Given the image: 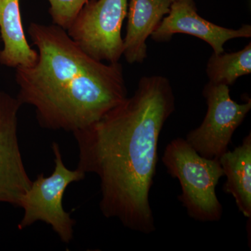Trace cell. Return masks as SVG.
Returning a JSON list of instances; mask_svg holds the SVG:
<instances>
[{
  "instance_id": "cell-7",
  "label": "cell",
  "mask_w": 251,
  "mask_h": 251,
  "mask_svg": "<svg viewBox=\"0 0 251 251\" xmlns=\"http://www.w3.org/2000/svg\"><path fill=\"white\" fill-rule=\"evenodd\" d=\"M17 97L0 92V202L21 206L32 181L23 163L18 138Z\"/></svg>"
},
{
  "instance_id": "cell-3",
  "label": "cell",
  "mask_w": 251,
  "mask_h": 251,
  "mask_svg": "<svg viewBox=\"0 0 251 251\" xmlns=\"http://www.w3.org/2000/svg\"><path fill=\"white\" fill-rule=\"evenodd\" d=\"M162 162L168 174L179 180L178 199L188 216L202 222L219 221L224 209L216 188L224 173L219 158H204L184 138H177L167 145Z\"/></svg>"
},
{
  "instance_id": "cell-6",
  "label": "cell",
  "mask_w": 251,
  "mask_h": 251,
  "mask_svg": "<svg viewBox=\"0 0 251 251\" xmlns=\"http://www.w3.org/2000/svg\"><path fill=\"white\" fill-rule=\"evenodd\" d=\"M202 95L207 105L205 117L185 140L201 156L219 158L228 150L234 131L250 112L251 100L238 103L231 99L228 86L209 82Z\"/></svg>"
},
{
  "instance_id": "cell-1",
  "label": "cell",
  "mask_w": 251,
  "mask_h": 251,
  "mask_svg": "<svg viewBox=\"0 0 251 251\" xmlns=\"http://www.w3.org/2000/svg\"><path fill=\"white\" fill-rule=\"evenodd\" d=\"M175 110L171 81L144 76L131 97L97 123L74 132L77 169L100 179V209L108 219L143 234L156 230L150 192L163 126Z\"/></svg>"
},
{
  "instance_id": "cell-13",
  "label": "cell",
  "mask_w": 251,
  "mask_h": 251,
  "mask_svg": "<svg viewBox=\"0 0 251 251\" xmlns=\"http://www.w3.org/2000/svg\"><path fill=\"white\" fill-rule=\"evenodd\" d=\"M52 24L67 30L89 0H49Z\"/></svg>"
},
{
  "instance_id": "cell-4",
  "label": "cell",
  "mask_w": 251,
  "mask_h": 251,
  "mask_svg": "<svg viewBox=\"0 0 251 251\" xmlns=\"http://www.w3.org/2000/svg\"><path fill=\"white\" fill-rule=\"evenodd\" d=\"M54 169L52 174L44 176L38 175L27 192L23 196L21 207L24 214L18 228L23 229L37 221L50 225L62 242L68 244L74 237L75 221L64 210L63 198L68 186L80 181L85 174L79 169H68L63 161L58 144L53 143Z\"/></svg>"
},
{
  "instance_id": "cell-8",
  "label": "cell",
  "mask_w": 251,
  "mask_h": 251,
  "mask_svg": "<svg viewBox=\"0 0 251 251\" xmlns=\"http://www.w3.org/2000/svg\"><path fill=\"white\" fill-rule=\"evenodd\" d=\"M176 34L199 38L212 48L214 53L221 54L225 52L224 44L231 39L250 38L251 25H242L237 29L221 27L201 17L194 0H175L151 36L156 42L163 43Z\"/></svg>"
},
{
  "instance_id": "cell-12",
  "label": "cell",
  "mask_w": 251,
  "mask_h": 251,
  "mask_svg": "<svg viewBox=\"0 0 251 251\" xmlns=\"http://www.w3.org/2000/svg\"><path fill=\"white\" fill-rule=\"evenodd\" d=\"M209 82L214 84L233 85L239 77L251 74V43L237 52H213L206 69Z\"/></svg>"
},
{
  "instance_id": "cell-14",
  "label": "cell",
  "mask_w": 251,
  "mask_h": 251,
  "mask_svg": "<svg viewBox=\"0 0 251 251\" xmlns=\"http://www.w3.org/2000/svg\"><path fill=\"white\" fill-rule=\"evenodd\" d=\"M173 1H175V0H173Z\"/></svg>"
},
{
  "instance_id": "cell-2",
  "label": "cell",
  "mask_w": 251,
  "mask_h": 251,
  "mask_svg": "<svg viewBox=\"0 0 251 251\" xmlns=\"http://www.w3.org/2000/svg\"><path fill=\"white\" fill-rule=\"evenodd\" d=\"M27 33L38 58L30 67L16 68L17 99L35 108L41 126L85 129L128 97L120 62L92 58L54 24L31 23Z\"/></svg>"
},
{
  "instance_id": "cell-9",
  "label": "cell",
  "mask_w": 251,
  "mask_h": 251,
  "mask_svg": "<svg viewBox=\"0 0 251 251\" xmlns=\"http://www.w3.org/2000/svg\"><path fill=\"white\" fill-rule=\"evenodd\" d=\"M173 0H129L123 56L130 64L148 58L147 40L169 13Z\"/></svg>"
},
{
  "instance_id": "cell-10",
  "label": "cell",
  "mask_w": 251,
  "mask_h": 251,
  "mask_svg": "<svg viewBox=\"0 0 251 251\" xmlns=\"http://www.w3.org/2000/svg\"><path fill=\"white\" fill-rule=\"evenodd\" d=\"M0 64L5 67H30L37 60L38 52L28 44L21 19L20 0H0Z\"/></svg>"
},
{
  "instance_id": "cell-11",
  "label": "cell",
  "mask_w": 251,
  "mask_h": 251,
  "mask_svg": "<svg viewBox=\"0 0 251 251\" xmlns=\"http://www.w3.org/2000/svg\"><path fill=\"white\" fill-rule=\"evenodd\" d=\"M226 181L224 191L231 195L239 211L251 218V133L244 138L240 146L227 150L219 158Z\"/></svg>"
},
{
  "instance_id": "cell-5",
  "label": "cell",
  "mask_w": 251,
  "mask_h": 251,
  "mask_svg": "<svg viewBox=\"0 0 251 251\" xmlns=\"http://www.w3.org/2000/svg\"><path fill=\"white\" fill-rule=\"evenodd\" d=\"M128 0H89L67 32L92 58L108 63L123 56L122 27L128 11Z\"/></svg>"
}]
</instances>
